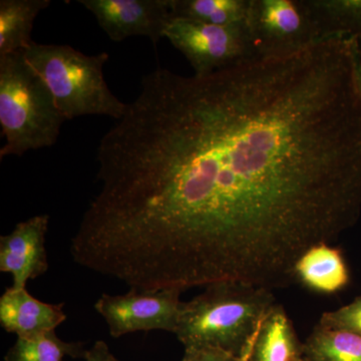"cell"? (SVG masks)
Wrapping results in <instances>:
<instances>
[{
    "mask_svg": "<svg viewBox=\"0 0 361 361\" xmlns=\"http://www.w3.org/2000/svg\"><path fill=\"white\" fill-rule=\"evenodd\" d=\"M97 161L85 230L130 288L291 286L361 216L355 39L209 75L156 68Z\"/></svg>",
    "mask_w": 361,
    "mask_h": 361,
    "instance_id": "obj_1",
    "label": "cell"
},
{
    "mask_svg": "<svg viewBox=\"0 0 361 361\" xmlns=\"http://www.w3.org/2000/svg\"><path fill=\"white\" fill-rule=\"evenodd\" d=\"M272 291L223 282L183 302L176 336L185 349L216 348L241 357L275 305Z\"/></svg>",
    "mask_w": 361,
    "mask_h": 361,
    "instance_id": "obj_2",
    "label": "cell"
},
{
    "mask_svg": "<svg viewBox=\"0 0 361 361\" xmlns=\"http://www.w3.org/2000/svg\"><path fill=\"white\" fill-rule=\"evenodd\" d=\"M65 121L23 51L0 58V126L6 137L0 158L54 146Z\"/></svg>",
    "mask_w": 361,
    "mask_h": 361,
    "instance_id": "obj_3",
    "label": "cell"
},
{
    "mask_svg": "<svg viewBox=\"0 0 361 361\" xmlns=\"http://www.w3.org/2000/svg\"><path fill=\"white\" fill-rule=\"evenodd\" d=\"M23 54L49 87L66 121L89 115L118 121L127 110L128 104L104 80V66L110 58L106 52L87 56L70 45L33 42Z\"/></svg>",
    "mask_w": 361,
    "mask_h": 361,
    "instance_id": "obj_4",
    "label": "cell"
},
{
    "mask_svg": "<svg viewBox=\"0 0 361 361\" xmlns=\"http://www.w3.org/2000/svg\"><path fill=\"white\" fill-rule=\"evenodd\" d=\"M246 30L255 58H284L322 40L306 0H251Z\"/></svg>",
    "mask_w": 361,
    "mask_h": 361,
    "instance_id": "obj_5",
    "label": "cell"
},
{
    "mask_svg": "<svg viewBox=\"0 0 361 361\" xmlns=\"http://www.w3.org/2000/svg\"><path fill=\"white\" fill-rule=\"evenodd\" d=\"M164 37L184 54L195 75H209L255 59L246 26H218L172 16Z\"/></svg>",
    "mask_w": 361,
    "mask_h": 361,
    "instance_id": "obj_6",
    "label": "cell"
},
{
    "mask_svg": "<svg viewBox=\"0 0 361 361\" xmlns=\"http://www.w3.org/2000/svg\"><path fill=\"white\" fill-rule=\"evenodd\" d=\"M182 292L180 289H130L123 295L103 294L94 303V310L104 318L115 338L151 330L175 334L182 310Z\"/></svg>",
    "mask_w": 361,
    "mask_h": 361,
    "instance_id": "obj_7",
    "label": "cell"
},
{
    "mask_svg": "<svg viewBox=\"0 0 361 361\" xmlns=\"http://www.w3.org/2000/svg\"><path fill=\"white\" fill-rule=\"evenodd\" d=\"M114 42L148 37L157 45L172 13L170 0H78Z\"/></svg>",
    "mask_w": 361,
    "mask_h": 361,
    "instance_id": "obj_8",
    "label": "cell"
},
{
    "mask_svg": "<svg viewBox=\"0 0 361 361\" xmlns=\"http://www.w3.org/2000/svg\"><path fill=\"white\" fill-rule=\"evenodd\" d=\"M49 223V215L35 216L0 237V271L11 275L13 288H25L30 280L37 279L49 269L45 249Z\"/></svg>",
    "mask_w": 361,
    "mask_h": 361,
    "instance_id": "obj_9",
    "label": "cell"
},
{
    "mask_svg": "<svg viewBox=\"0 0 361 361\" xmlns=\"http://www.w3.org/2000/svg\"><path fill=\"white\" fill-rule=\"evenodd\" d=\"M65 304L42 302L26 288H7L0 297V324L18 337L54 331L66 320Z\"/></svg>",
    "mask_w": 361,
    "mask_h": 361,
    "instance_id": "obj_10",
    "label": "cell"
},
{
    "mask_svg": "<svg viewBox=\"0 0 361 361\" xmlns=\"http://www.w3.org/2000/svg\"><path fill=\"white\" fill-rule=\"evenodd\" d=\"M296 281L311 290L334 294L349 283V271L341 249L320 244L310 249L297 261Z\"/></svg>",
    "mask_w": 361,
    "mask_h": 361,
    "instance_id": "obj_11",
    "label": "cell"
},
{
    "mask_svg": "<svg viewBox=\"0 0 361 361\" xmlns=\"http://www.w3.org/2000/svg\"><path fill=\"white\" fill-rule=\"evenodd\" d=\"M250 361H304L302 344L280 304L275 303L261 323Z\"/></svg>",
    "mask_w": 361,
    "mask_h": 361,
    "instance_id": "obj_12",
    "label": "cell"
},
{
    "mask_svg": "<svg viewBox=\"0 0 361 361\" xmlns=\"http://www.w3.org/2000/svg\"><path fill=\"white\" fill-rule=\"evenodd\" d=\"M51 4V0L0 1V58L23 51L32 44L35 21Z\"/></svg>",
    "mask_w": 361,
    "mask_h": 361,
    "instance_id": "obj_13",
    "label": "cell"
},
{
    "mask_svg": "<svg viewBox=\"0 0 361 361\" xmlns=\"http://www.w3.org/2000/svg\"><path fill=\"white\" fill-rule=\"evenodd\" d=\"M251 0H170L172 16L218 26H246Z\"/></svg>",
    "mask_w": 361,
    "mask_h": 361,
    "instance_id": "obj_14",
    "label": "cell"
},
{
    "mask_svg": "<svg viewBox=\"0 0 361 361\" xmlns=\"http://www.w3.org/2000/svg\"><path fill=\"white\" fill-rule=\"evenodd\" d=\"M322 39L361 37V0H306Z\"/></svg>",
    "mask_w": 361,
    "mask_h": 361,
    "instance_id": "obj_15",
    "label": "cell"
},
{
    "mask_svg": "<svg viewBox=\"0 0 361 361\" xmlns=\"http://www.w3.org/2000/svg\"><path fill=\"white\" fill-rule=\"evenodd\" d=\"M302 350L306 361H361V336L317 325Z\"/></svg>",
    "mask_w": 361,
    "mask_h": 361,
    "instance_id": "obj_16",
    "label": "cell"
},
{
    "mask_svg": "<svg viewBox=\"0 0 361 361\" xmlns=\"http://www.w3.org/2000/svg\"><path fill=\"white\" fill-rule=\"evenodd\" d=\"M87 351L80 342H66L54 331L18 337L4 356L6 361H65L66 356L85 357Z\"/></svg>",
    "mask_w": 361,
    "mask_h": 361,
    "instance_id": "obj_17",
    "label": "cell"
},
{
    "mask_svg": "<svg viewBox=\"0 0 361 361\" xmlns=\"http://www.w3.org/2000/svg\"><path fill=\"white\" fill-rule=\"evenodd\" d=\"M318 325L361 336V296L339 310L323 313Z\"/></svg>",
    "mask_w": 361,
    "mask_h": 361,
    "instance_id": "obj_18",
    "label": "cell"
},
{
    "mask_svg": "<svg viewBox=\"0 0 361 361\" xmlns=\"http://www.w3.org/2000/svg\"><path fill=\"white\" fill-rule=\"evenodd\" d=\"M180 361H239V358L216 348L185 349V355Z\"/></svg>",
    "mask_w": 361,
    "mask_h": 361,
    "instance_id": "obj_19",
    "label": "cell"
},
{
    "mask_svg": "<svg viewBox=\"0 0 361 361\" xmlns=\"http://www.w3.org/2000/svg\"><path fill=\"white\" fill-rule=\"evenodd\" d=\"M85 361H118L103 341H97L85 353Z\"/></svg>",
    "mask_w": 361,
    "mask_h": 361,
    "instance_id": "obj_20",
    "label": "cell"
},
{
    "mask_svg": "<svg viewBox=\"0 0 361 361\" xmlns=\"http://www.w3.org/2000/svg\"><path fill=\"white\" fill-rule=\"evenodd\" d=\"M255 339L256 337L255 338H254V341H252L250 344H249L248 348L245 349V351H244L243 355H242L241 357H240L239 361H250L252 349H253L254 342H255Z\"/></svg>",
    "mask_w": 361,
    "mask_h": 361,
    "instance_id": "obj_21",
    "label": "cell"
},
{
    "mask_svg": "<svg viewBox=\"0 0 361 361\" xmlns=\"http://www.w3.org/2000/svg\"><path fill=\"white\" fill-rule=\"evenodd\" d=\"M356 58H357L358 68H360L361 77V37L355 39Z\"/></svg>",
    "mask_w": 361,
    "mask_h": 361,
    "instance_id": "obj_22",
    "label": "cell"
},
{
    "mask_svg": "<svg viewBox=\"0 0 361 361\" xmlns=\"http://www.w3.org/2000/svg\"><path fill=\"white\" fill-rule=\"evenodd\" d=\"M304 361H306L305 360H304Z\"/></svg>",
    "mask_w": 361,
    "mask_h": 361,
    "instance_id": "obj_23",
    "label": "cell"
}]
</instances>
